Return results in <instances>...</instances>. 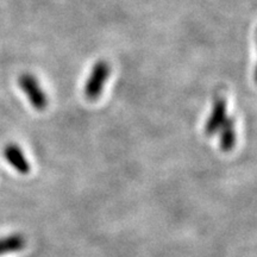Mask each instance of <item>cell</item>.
Here are the masks:
<instances>
[{
  "label": "cell",
  "instance_id": "obj_1",
  "mask_svg": "<svg viewBox=\"0 0 257 257\" xmlns=\"http://www.w3.org/2000/svg\"><path fill=\"white\" fill-rule=\"evenodd\" d=\"M18 85L24 94L27 95L28 100L30 101L32 107L37 111L46 110L48 106V100L46 93L42 89L38 80L35 78V75L29 73H24L19 76Z\"/></svg>",
  "mask_w": 257,
  "mask_h": 257
},
{
  "label": "cell",
  "instance_id": "obj_2",
  "mask_svg": "<svg viewBox=\"0 0 257 257\" xmlns=\"http://www.w3.org/2000/svg\"><path fill=\"white\" fill-rule=\"evenodd\" d=\"M110 64L106 61H99L93 66L89 78L85 85V95L88 100H96L101 94L106 81L110 76Z\"/></svg>",
  "mask_w": 257,
  "mask_h": 257
},
{
  "label": "cell",
  "instance_id": "obj_3",
  "mask_svg": "<svg viewBox=\"0 0 257 257\" xmlns=\"http://www.w3.org/2000/svg\"><path fill=\"white\" fill-rule=\"evenodd\" d=\"M4 157L14 168L17 170L19 174L27 175L30 173L31 166L25 157L23 150L17 144L10 143L4 148Z\"/></svg>",
  "mask_w": 257,
  "mask_h": 257
},
{
  "label": "cell",
  "instance_id": "obj_4",
  "mask_svg": "<svg viewBox=\"0 0 257 257\" xmlns=\"http://www.w3.org/2000/svg\"><path fill=\"white\" fill-rule=\"evenodd\" d=\"M225 119H226V102L223 98H218L214 101L213 108H212L210 117H208L206 125H205V133L207 136L216 135Z\"/></svg>",
  "mask_w": 257,
  "mask_h": 257
},
{
  "label": "cell",
  "instance_id": "obj_5",
  "mask_svg": "<svg viewBox=\"0 0 257 257\" xmlns=\"http://www.w3.org/2000/svg\"><path fill=\"white\" fill-rule=\"evenodd\" d=\"M220 131V149L223 152H230L236 144V133L232 118H226L219 128Z\"/></svg>",
  "mask_w": 257,
  "mask_h": 257
},
{
  "label": "cell",
  "instance_id": "obj_6",
  "mask_svg": "<svg viewBox=\"0 0 257 257\" xmlns=\"http://www.w3.org/2000/svg\"><path fill=\"white\" fill-rule=\"evenodd\" d=\"M27 240L21 233H12L0 238V256L5 253L21 251L24 249Z\"/></svg>",
  "mask_w": 257,
  "mask_h": 257
},
{
  "label": "cell",
  "instance_id": "obj_7",
  "mask_svg": "<svg viewBox=\"0 0 257 257\" xmlns=\"http://www.w3.org/2000/svg\"><path fill=\"white\" fill-rule=\"evenodd\" d=\"M255 80H256V82H257V67H256V72H255Z\"/></svg>",
  "mask_w": 257,
  "mask_h": 257
}]
</instances>
